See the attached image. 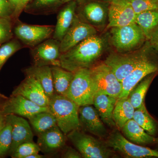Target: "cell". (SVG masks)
<instances>
[{
    "instance_id": "1",
    "label": "cell",
    "mask_w": 158,
    "mask_h": 158,
    "mask_svg": "<svg viewBox=\"0 0 158 158\" xmlns=\"http://www.w3.org/2000/svg\"><path fill=\"white\" fill-rule=\"evenodd\" d=\"M106 47V40L103 37L97 35L89 37L61 54L60 66L72 72L91 68L103 54Z\"/></svg>"
},
{
    "instance_id": "2",
    "label": "cell",
    "mask_w": 158,
    "mask_h": 158,
    "mask_svg": "<svg viewBox=\"0 0 158 158\" xmlns=\"http://www.w3.org/2000/svg\"><path fill=\"white\" fill-rule=\"evenodd\" d=\"M156 50L148 40L135 50L127 53L112 52L104 61L118 80H123L141 63L154 53Z\"/></svg>"
},
{
    "instance_id": "3",
    "label": "cell",
    "mask_w": 158,
    "mask_h": 158,
    "mask_svg": "<svg viewBox=\"0 0 158 158\" xmlns=\"http://www.w3.org/2000/svg\"><path fill=\"white\" fill-rule=\"evenodd\" d=\"M48 107L56 118L57 125L65 135L81 128L80 106L68 97L55 93L49 98Z\"/></svg>"
},
{
    "instance_id": "4",
    "label": "cell",
    "mask_w": 158,
    "mask_h": 158,
    "mask_svg": "<svg viewBox=\"0 0 158 158\" xmlns=\"http://www.w3.org/2000/svg\"><path fill=\"white\" fill-rule=\"evenodd\" d=\"M110 40L117 52L127 53L139 48L147 40L136 23L110 28Z\"/></svg>"
},
{
    "instance_id": "5",
    "label": "cell",
    "mask_w": 158,
    "mask_h": 158,
    "mask_svg": "<svg viewBox=\"0 0 158 158\" xmlns=\"http://www.w3.org/2000/svg\"><path fill=\"white\" fill-rule=\"evenodd\" d=\"M67 138L85 158H108L115 155L113 150L106 142L87 135L79 129L67 135Z\"/></svg>"
},
{
    "instance_id": "6",
    "label": "cell",
    "mask_w": 158,
    "mask_h": 158,
    "mask_svg": "<svg viewBox=\"0 0 158 158\" xmlns=\"http://www.w3.org/2000/svg\"><path fill=\"white\" fill-rule=\"evenodd\" d=\"M96 90L90 69H84L74 72V76L65 96L79 106L93 105Z\"/></svg>"
},
{
    "instance_id": "7",
    "label": "cell",
    "mask_w": 158,
    "mask_h": 158,
    "mask_svg": "<svg viewBox=\"0 0 158 158\" xmlns=\"http://www.w3.org/2000/svg\"><path fill=\"white\" fill-rule=\"evenodd\" d=\"M106 143L110 148L126 158H158V151L131 142L117 130L110 134Z\"/></svg>"
},
{
    "instance_id": "8",
    "label": "cell",
    "mask_w": 158,
    "mask_h": 158,
    "mask_svg": "<svg viewBox=\"0 0 158 158\" xmlns=\"http://www.w3.org/2000/svg\"><path fill=\"white\" fill-rule=\"evenodd\" d=\"M90 69L96 93L105 94L118 98L122 91L121 82L112 69L104 62Z\"/></svg>"
},
{
    "instance_id": "9",
    "label": "cell",
    "mask_w": 158,
    "mask_h": 158,
    "mask_svg": "<svg viewBox=\"0 0 158 158\" xmlns=\"http://www.w3.org/2000/svg\"><path fill=\"white\" fill-rule=\"evenodd\" d=\"M13 32L23 45L32 48L50 38L55 26L34 25L23 23L17 19Z\"/></svg>"
},
{
    "instance_id": "10",
    "label": "cell",
    "mask_w": 158,
    "mask_h": 158,
    "mask_svg": "<svg viewBox=\"0 0 158 158\" xmlns=\"http://www.w3.org/2000/svg\"><path fill=\"white\" fill-rule=\"evenodd\" d=\"M60 41L49 38L31 48L33 65L60 66Z\"/></svg>"
},
{
    "instance_id": "11",
    "label": "cell",
    "mask_w": 158,
    "mask_h": 158,
    "mask_svg": "<svg viewBox=\"0 0 158 158\" xmlns=\"http://www.w3.org/2000/svg\"><path fill=\"white\" fill-rule=\"evenodd\" d=\"M94 27L82 20L76 15L72 25L60 43L61 54L65 52L75 46L89 37L97 35Z\"/></svg>"
},
{
    "instance_id": "12",
    "label": "cell",
    "mask_w": 158,
    "mask_h": 158,
    "mask_svg": "<svg viewBox=\"0 0 158 158\" xmlns=\"http://www.w3.org/2000/svg\"><path fill=\"white\" fill-rule=\"evenodd\" d=\"M108 23L106 29L135 23L136 15L129 0H108Z\"/></svg>"
},
{
    "instance_id": "13",
    "label": "cell",
    "mask_w": 158,
    "mask_h": 158,
    "mask_svg": "<svg viewBox=\"0 0 158 158\" xmlns=\"http://www.w3.org/2000/svg\"><path fill=\"white\" fill-rule=\"evenodd\" d=\"M154 54L122 81L121 93L118 99L127 97L131 91L142 79L150 74L158 72V59Z\"/></svg>"
},
{
    "instance_id": "14",
    "label": "cell",
    "mask_w": 158,
    "mask_h": 158,
    "mask_svg": "<svg viewBox=\"0 0 158 158\" xmlns=\"http://www.w3.org/2000/svg\"><path fill=\"white\" fill-rule=\"evenodd\" d=\"M11 94L22 95L41 106L48 107L49 98L40 82L34 77L26 76Z\"/></svg>"
},
{
    "instance_id": "15",
    "label": "cell",
    "mask_w": 158,
    "mask_h": 158,
    "mask_svg": "<svg viewBox=\"0 0 158 158\" xmlns=\"http://www.w3.org/2000/svg\"><path fill=\"white\" fill-rule=\"evenodd\" d=\"M49 111L48 107H42L21 95L11 94L5 106L7 115L14 114L29 118L40 112Z\"/></svg>"
},
{
    "instance_id": "16",
    "label": "cell",
    "mask_w": 158,
    "mask_h": 158,
    "mask_svg": "<svg viewBox=\"0 0 158 158\" xmlns=\"http://www.w3.org/2000/svg\"><path fill=\"white\" fill-rule=\"evenodd\" d=\"M79 120L81 127L100 138L107 135V131L96 109L91 105L80 107Z\"/></svg>"
},
{
    "instance_id": "17",
    "label": "cell",
    "mask_w": 158,
    "mask_h": 158,
    "mask_svg": "<svg viewBox=\"0 0 158 158\" xmlns=\"http://www.w3.org/2000/svg\"><path fill=\"white\" fill-rule=\"evenodd\" d=\"M8 116L12 125V143L9 154L11 156L21 144L33 142L34 134L29 123L23 117L14 114Z\"/></svg>"
},
{
    "instance_id": "18",
    "label": "cell",
    "mask_w": 158,
    "mask_h": 158,
    "mask_svg": "<svg viewBox=\"0 0 158 158\" xmlns=\"http://www.w3.org/2000/svg\"><path fill=\"white\" fill-rule=\"evenodd\" d=\"M65 136L56 125L38 134L37 144L40 151L45 154L53 153L64 147L66 140Z\"/></svg>"
},
{
    "instance_id": "19",
    "label": "cell",
    "mask_w": 158,
    "mask_h": 158,
    "mask_svg": "<svg viewBox=\"0 0 158 158\" xmlns=\"http://www.w3.org/2000/svg\"><path fill=\"white\" fill-rule=\"evenodd\" d=\"M66 4L58 13L57 23L52 35V38L60 41L70 28L77 15V1H71Z\"/></svg>"
},
{
    "instance_id": "20",
    "label": "cell",
    "mask_w": 158,
    "mask_h": 158,
    "mask_svg": "<svg viewBox=\"0 0 158 158\" xmlns=\"http://www.w3.org/2000/svg\"><path fill=\"white\" fill-rule=\"evenodd\" d=\"M118 98L108 94L97 93L93 105L104 123L111 128L116 126L113 118V112Z\"/></svg>"
},
{
    "instance_id": "21",
    "label": "cell",
    "mask_w": 158,
    "mask_h": 158,
    "mask_svg": "<svg viewBox=\"0 0 158 158\" xmlns=\"http://www.w3.org/2000/svg\"><path fill=\"white\" fill-rule=\"evenodd\" d=\"M78 16L95 27L105 24L108 17V9L100 3L90 2L83 6L80 15Z\"/></svg>"
},
{
    "instance_id": "22",
    "label": "cell",
    "mask_w": 158,
    "mask_h": 158,
    "mask_svg": "<svg viewBox=\"0 0 158 158\" xmlns=\"http://www.w3.org/2000/svg\"><path fill=\"white\" fill-rule=\"evenodd\" d=\"M26 76L34 77L41 85L49 98L55 94L50 66L33 65L24 70Z\"/></svg>"
},
{
    "instance_id": "23",
    "label": "cell",
    "mask_w": 158,
    "mask_h": 158,
    "mask_svg": "<svg viewBox=\"0 0 158 158\" xmlns=\"http://www.w3.org/2000/svg\"><path fill=\"white\" fill-rule=\"evenodd\" d=\"M120 130L127 140L135 144L145 145L156 142V138L146 132L133 118L127 121Z\"/></svg>"
},
{
    "instance_id": "24",
    "label": "cell",
    "mask_w": 158,
    "mask_h": 158,
    "mask_svg": "<svg viewBox=\"0 0 158 158\" xmlns=\"http://www.w3.org/2000/svg\"><path fill=\"white\" fill-rule=\"evenodd\" d=\"M51 68L55 93L65 96L73 78L74 72L59 66H51Z\"/></svg>"
},
{
    "instance_id": "25",
    "label": "cell",
    "mask_w": 158,
    "mask_h": 158,
    "mask_svg": "<svg viewBox=\"0 0 158 158\" xmlns=\"http://www.w3.org/2000/svg\"><path fill=\"white\" fill-rule=\"evenodd\" d=\"M135 109L127 97L118 99L113 110V118L116 126L121 129L125 124L132 119Z\"/></svg>"
},
{
    "instance_id": "26",
    "label": "cell",
    "mask_w": 158,
    "mask_h": 158,
    "mask_svg": "<svg viewBox=\"0 0 158 158\" xmlns=\"http://www.w3.org/2000/svg\"><path fill=\"white\" fill-rule=\"evenodd\" d=\"M62 4V0H32L24 11L35 15H49L57 11Z\"/></svg>"
},
{
    "instance_id": "27",
    "label": "cell",
    "mask_w": 158,
    "mask_h": 158,
    "mask_svg": "<svg viewBox=\"0 0 158 158\" xmlns=\"http://www.w3.org/2000/svg\"><path fill=\"white\" fill-rule=\"evenodd\" d=\"M158 72L150 74L139 82L128 95L130 101L135 109L140 107L144 103L145 95L151 84Z\"/></svg>"
},
{
    "instance_id": "28",
    "label": "cell",
    "mask_w": 158,
    "mask_h": 158,
    "mask_svg": "<svg viewBox=\"0 0 158 158\" xmlns=\"http://www.w3.org/2000/svg\"><path fill=\"white\" fill-rule=\"evenodd\" d=\"M135 23L140 27L148 40L152 32L158 28V9L136 15Z\"/></svg>"
},
{
    "instance_id": "29",
    "label": "cell",
    "mask_w": 158,
    "mask_h": 158,
    "mask_svg": "<svg viewBox=\"0 0 158 158\" xmlns=\"http://www.w3.org/2000/svg\"><path fill=\"white\" fill-rule=\"evenodd\" d=\"M133 119L149 135L152 136L156 135L157 124L154 118L150 115L145 104L135 110Z\"/></svg>"
},
{
    "instance_id": "30",
    "label": "cell",
    "mask_w": 158,
    "mask_h": 158,
    "mask_svg": "<svg viewBox=\"0 0 158 158\" xmlns=\"http://www.w3.org/2000/svg\"><path fill=\"white\" fill-rule=\"evenodd\" d=\"M28 119L37 134L57 125L56 118L50 111L40 112Z\"/></svg>"
},
{
    "instance_id": "31",
    "label": "cell",
    "mask_w": 158,
    "mask_h": 158,
    "mask_svg": "<svg viewBox=\"0 0 158 158\" xmlns=\"http://www.w3.org/2000/svg\"><path fill=\"white\" fill-rule=\"evenodd\" d=\"M12 143V125L7 116V121L0 131V158L9 155Z\"/></svg>"
},
{
    "instance_id": "32",
    "label": "cell",
    "mask_w": 158,
    "mask_h": 158,
    "mask_svg": "<svg viewBox=\"0 0 158 158\" xmlns=\"http://www.w3.org/2000/svg\"><path fill=\"white\" fill-rule=\"evenodd\" d=\"M23 46L17 38L11 39L0 46V71L8 59Z\"/></svg>"
},
{
    "instance_id": "33",
    "label": "cell",
    "mask_w": 158,
    "mask_h": 158,
    "mask_svg": "<svg viewBox=\"0 0 158 158\" xmlns=\"http://www.w3.org/2000/svg\"><path fill=\"white\" fill-rule=\"evenodd\" d=\"M40 148L33 142H26L20 145L10 156L12 158H27L34 153H39Z\"/></svg>"
},
{
    "instance_id": "34",
    "label": "cell",
    "mask_w": 158,
    "mask_h": 158,
    "mask_svg": "<svg viewBox=\"0 0 158 158\" xmlns=\"http://www.w3.org/2000/svg\"><path fill=\"white\" fill-rule=\"evenodd\" d=\"M13 22L11 19L0 17V46L12 39Z\"/></svg>"
},
{
    "instance_id": "35",
    "label": "cell",
    "mask_w": 158,
    "mask_h": 158,
    "mask_svg": "<svg viewBox=\"0 0 158 158\" xmlns=\"http://www.w3.org/2000/svg\"><path fill=\"white\" fill-rule=\"evenodd\" d=\"M136 15L158 9V0H129Z\"/></svg>"
},
{
    "instance_id": "36",
    "label": "cell",
    "mask_w": 158,
    "mask_h": 158,
    "mask_svg": "<svg viewBox=\"0 0 158 158\" xmlns=\"http://www.w3.org/2000/svg\"><path fill=\"white\" fill-rule=\"evenodd\" d=\"M14 9L8 0H0V17L11 19Z\"/></svg>"
},
{
    "instance_id": "37",
    "label": "cell",
    "mask_w": 158,
    "mask_h": 158,
    "mask_svg": "<svg viewBox=\"0 0 158 158\" xmlns=\"http://www.w3.org/2000/svg\"><path fill=\"white\" fill-rule=\"evenodd\" d=\"M9 97L0 92V131L6 124L7 115L5 111V106Z\"/></svg>"
},
{
    "instance_id": "38",
    "label": "cell",
    "mask_w": 158,
    "mask_h": 158,
    "mask_svg": "<svg viewBox=\"0 0 158 158\" xmlns=\"http://www.w3.org/2000/svg\"><path fill=\"white\" fill-rule=\"evenodd\" d=\"M32 0H21L19 4L16 7V9L14 10L13 14L12 15L11 19L13 21L15 22L18 19L20 15L24 11V9L26 7V6L29 4Z\"/></svg>"
},
{
    "instance_id": "39",
    "label": "cell",
    "mask_w": 158,
    "mask_h": 158,
    "mask_svg": "<svg viewBox=\"0 0 158 158\" xmlns=\"http://www.w3.org/2000/svg\"><path fill=\"white\" fill-rule=\"evenodd\" d=\"M62 157L65 158H83L81 155L77 150L74 149L71 147L66 148Z\"/></svg>"
},
{
    "instance_id": "40",
    "label": "cell",
    "mask_w": 158,
    "mask_h": 158,
    "mask_svg": "<svg viewBox=\"0 0 158 158\" xmlns=\"http://www.w3.org/2000/svg\"><path fill=\"white\" fill-rule=\"evenodd\" d=\"M148 40L153 48L158 52V28L152 32Z\"/></svg>"
},
{
    "instance_id": "41",
    "label": "cell",
    "mask_w": 158,
    "mask_h": 158,
    "mask_svg": "<svg viewBox=\"0 0 158 158\" xmlns=\"http://www.w3.org/2000/svg\"><path fill=\"white\" fill-rule=\"evenodd\" d=\"M8 1H9L10 4H11V7L14 9V10L18 6L21 0H8Z\"/></svg>"
},
{
    "instance_id": "42",
    "label": "cell",
    "mask_w": 158,
    "mask_h": 158,
    "mask_svg": "<svg viewBox=\"0 0 158 158\" xmlns=\"http://www.w3.org/2000/svg\"><path fill=\"white\" fill-rule=\"evenodd\" d=\"M43 156L40 155L39 153H34L28 156L27 158H42Z\"/></svg>"
},
{
    "instance_id": "43",
    "label": "cell",
    "mask_w": 158,
    "mask_h": 158,
    "mask_svg": "<svg viewBox=\"0 0 158 158\" xmlns=\"http://www.w3.org/2000/svg\"><path fill=\"white\" fill-rule=\"evenodd\" d=\"M63 4H65V3H68L69 2H71V1H79V0H62Z\"/></svg>"
},
{
    "instance_id": "44",
    "label": "cell",
    "mask_w": 158,
    "mask_h": 158,
    "mask_svg": "<svg viewBox=\"0 0 158 158\" xmlns=\"http://www.w3.org/2000/svg\"><path fill=\"white\" fill-rule=\"evenodd\" d=\"M156 142L158 143V138H156Z\"/></svg>"
}]
</instances>
